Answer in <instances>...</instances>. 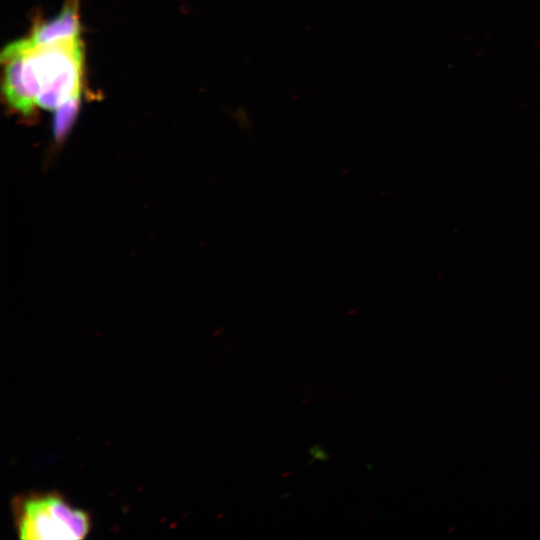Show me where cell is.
Returning a JSON list of instances; mask_svg holds the SVG:
<instances>
[{
	"label": "cell",
	"instance_id": "obj_1",
	"mask_svg": "<svg viewBox=\"0 0 540 540\" xmlns=\"http://www.w3.org/2000/svg\"><path fill=\"white\" fill-rule=\"evenodd\" d=\"M13 524L25 540H81L91 531L90 514L58 491H30L11 500Z\"/></svg>",
	"mask_w": 540,
	"mask_h": 540
},
{
	"label": "cell",
	"instance_id": "obj_2",
	"mask_svg": "<svg viewBox=\"0 0 540 540\" xmlns=\"http://www.w3.org/2000/svg\"><path fill=\"white\" fill-rule=\"evenodd\" d=\"M25 58L36 78V106L55 110L81 92L83 49L80 38L35 46L28 38Z\"/></svg>",
	"mask_w": 540,
	"mask_h": 540
},
{
	"label": "cell",
	"instance_id": "obj_3",
	"mask_svg": "<svg viewBox=\"0 0 540 540\" xmlns=\"http://www.w3.org/2000/svg\"><path fill=\"white\" fill-rule=\"evenodd\" d=\"M28 38L8 44L1 53L3 65L2 90L9 105L30 115L36 106L30 98L23 81L22 65Z\"/></svg>",
	"mask_w": 540,
	"mask_h": 540
},
{
	"label": "cell",
	"instance_id": "obj_4",
	"mask_svg": "<svg viewBox=\"0 0 540 540\" xmlns=\"http://www.w3.org/2000/svg\"><path fill=\"white\" fill-rule=\"evenodd\" d=\"M79 36L78 4L75 0H70L57 16L36 25L29 39L33 45L41 46Z\"/></svg>",
	"mask_w": 540,
	"mask_h": 540
},
{
	"label": "cell",
	"instance_id": "obj_5",
	"mask_svg": "<svg viewBox=\"0 0 540 540\" xmlns=\"http://www.w3.org/2000/svg\"><path fill=\"white\" fill-rule=\"evenodd\" d=\"M80 93L70 97L55 109L53 133L57 140L63 139L69 132L78 114Z\"/></svg>",
	"mask_w": 540,
	"mask_h": 540
}]
</instances>
